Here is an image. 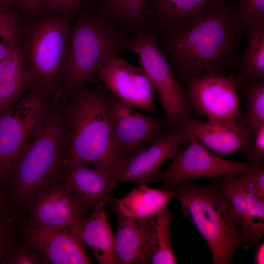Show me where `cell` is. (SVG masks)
Here are the masks:
<instances>
[{
	"label": "cell",
	"mask_w": 264,
	"mask_h": 264,
	"mask_svg": "<svg viewBox=\"0 0 264 264\" xmlns=\"http://www.w3.org/2000/svg\"><path fill=\"white\" fill-rule=\"evenodd\" d=\"M26 13L34 14L43 7L44 0H13Z\"/></svg>",
	"instance_id": "obj_35"
},
{
	"label": "cell",
	"mask_w": 264,
	"mask_h": 264,
	"mask_svg": "<svg viewBox=\"0 0 264 264\" xmlns=\"http://www.w3.org/2000/svg\"><path fill=\"white\" fill-rule=\"evenodd\" d=\"M113 12V18L127 24L138 23L144 18L147 0H107Z\"/></svg>",
	"instance_id": "obj_27"
},
{
	"label": "cell",
	"mask_w": 264,
	"mask_h": 264,
	"mask_svg": "<svg viewBox=\"0 0 264 264\" xmlns=\"http://www.w3.org/2000/svg\"><path fill=\"white\" fill-rule=\"evenodd\" d=\"M238 9L244 21H264V0H237Z\"/></svg>",
	"instance_id": "obj_30"
},
{
	"label": "cell",
	"mask_w": 264,
	"mask_h": 264,
	"mask_svg": "<svg viewBox=\"0 0 264 264\" xmlns=\"http://www.w3.org/2000/svg\"><path fill=\"white\" fill-rule=\"evenodd\" d=\"M263 163L249 167L237 176L244 187L251 194L264 200Z\"/></svg>",
	"instance_id": "obj_28"
},
{
	"label": "cell",
	"mask_w": 264,
	"mask_h": 264,
	"mask_svg": "<svg viewBox=\"0 0 264 264\" xmlns=\"http://www.w3.org/2000/svg\"><path fill=\"white\" fill-rule=\"evenodd\" d=\"M3 0H0V3H1Z\"/></svg>",
	"instance_id": "obj_39"
},
{
	"label": "cell",
	"mask_w": 264,
	"mask_h": 264,
	"mask_svg": "<svg viewBox=\"0 0 264 264\" xmlns=\"http://www.w3.org/2000/svg\"><path fill=\"white\" fill-rule=\"evenodd\" d=\"M105 105L112 143L125 158L144 149L164 132L166 124L121 102L108 91Z\"/></svg>",
	"instance_id": "obj_11"
},
{
	"label": "cell",
	"mask_w": 264,
	"mask_h": 264,
	"mask_svg": "<svg viewBox=\"0 0 264 264\" xmlns=\"http://www.w3.org/2000/svg\"><path fill=\"white\" fill-rule=\"evenodd\" d=\"M18 27L0 30V61L6 55L10 44L16 39Z\"/></svg>",
	"instance_id": "obj_34"
},
{
	"label": "cell",
	"mask_w": 264,
	"mask_h": 264,
	"mask_svg": "<svg viewBox=\"0 0 264 264\" xmlns=\"http://www.w3.org/2000/svg\"><path fill=\"white\" fill-rule=\"evenodd\" d=\"M228 0H153L147 22L154 36L187 29Z\"/></svg>",
	"instance_id": "obj_18"
},
{
	"label": "cell",
	"mask_w": 264,
	"mask_h": 264,
	"mask_svg": "<svg viewBox=\"0 0 264 264\" xmlns=\"http://www.w3.org/2000/svg\"><path fill=\"white\" fill-rule=\"evenodd\" d=\"M16 19L7 13L0 14V30L18 27Z\"/></svg>",
	"instance_id": "obj_36"
},
{
	"label": "cell",
	"mask_w": 264,
	"mask_h": 264,
	"mask_svg": "<svg viewBox=\"0 0 264 264\" xmlns=\"http://www.w3.org/2000/svg\"><path fill=\"white\" fill-rule=\"evenodd\" d=\"M104 206L97 205L88 217L77 222L75 227L79 238L90 248L99 264H118L113 235Z\"/></svg>",
	"instance_id": "obj_21"
},
{
	"label": "cell",
	"mask_w": 264,
	"mask_h": 264,
	"mask_svg": "<svg viewBox=\"0 0 264 264\" xmlns=\"http://www.w3.org/2000/svg\"><path fill=\"white\" fill-rule=\"evenodd\" d=\"M175 197L172 190L154 189L147 184H139L124 197L115 199V210L133 219H144L168 205Z\"/></svg>",
	"instance_id": "obj_23"
},
{
	"label": "cell",
	"mask_w": 264,
	"mask_h": 264,
	"mask_svg": "<svg viewBox=\"0 0 264 264\" xmlns=\"http://www.w3.org/2000/svg\"><path fill=\"white\" fill-rule=\"evenodd\" d=\"M243 156L251 163H264V126L257 132L248 150Z\"/></svg>",
	"instance_id": "obj_31"
},
{
	"label": "cell",
	"mask_w": 264,
	"mask_h": 264,
	"mask_svg": "<svg viewBox=\"0 0 264 264\" xmlns=\"http://www.w3.org/2000/svg\"><path fill=\"white\" fill-rule=\"evenodd\" d=\"M172 214L168 205L150 217L151 264H176L171 239Z\"/></svg>",
	"instance_id": "obj_25"
},
{
	"label": "cell",
	"mask_w": 264,
	"mask_h": 264,
	"mask_svg": "<svg viewBox=\"0 0 264 264\" xmlns=\"http://www.w3.org/2000/svg\"><path fill=\"white\" fill-rule=\"evenodd\" d=\"M194 138L218 155L245 153L253 138L240 124L228 126L195 118L186 122Z\"/></svg>",
	"instance_id": "obj_20"
},
{
	"label": "cell",
	"mask_w": 264,
	"mask_h": 264,
	"mask_svg": "<svg viewBox=\"0 0 264 264\" xmlns=\"http://www.w3.org/2000/svg\"><path fill=\"white\" fill-rule=\"evenodd\" d=\"M129 42L112 22L89 16L71 25L65 61L63 90L66 99L77 88L98 81L99 67Z\"/></svg>",
	"instance_id": "obj_5"
},
{
	"label": "cell",
	"mask_w": 264,
	"mask_h": 264,
	"mask_svg": "<svg viewBox=\"0 0 264 264\" xmlns=\"http://www.w3.org/2000/svg\"><path fill=\"white\" fill-rule=\"evenodd\" d=\"M184 150H177L172 162L160 171L162 186L173 188L179 183L194 179L237 176L246 169L258 163L236 161L224 158L191 138Z\"/></svg>",
	"instance_id": "obj_10"
},
{
	"label": "cell",
	"mask_w": 264,
	"mask_h": 264,
	"mask_svg": "<svg viewBox=\"0 0 264 264\" xmlns=\"http://www.w3.org/2000/svg\"><path fill=\"white\" fill-rule=\"evenodd\" d=\"M186 87L185 94L198 116L221 125H239L243 112L236 77L206 72Z\"/></svg>",
	"instance_id": "obj_9"
},
{
	"label": "cell",
	"mask_w": 264,
	"mask_h": 264,
	"mask_svg": "<svg viewBox=\"0 0 264 264\" xmlns=\"http://www.w3.org/2000/svg\"><path fill=\"white\" fill-rule=\"evenodd\" d=\"M244 22L246 44L236 80L264 79V21Z\"/></svg>",
	"instance_id": "obj_24"
},
{
	"label": "cell",
	"mask_w": 264,
	"mask_h": 264,
	"mask_svg": "<svg viewBox=\"0 0 264 264\" xmlns=\"http://www.w3.org/2000/svg\"><path fill=\"white\" fill-rule=\"evenodd\" d=\"M80 0H44L43 7L64 12H72Z\"/></svg>",
	"instance_id": "obj_33"
},
{
	"label": "cell",
	"mask_w": 264,
	"mask_h": 264,
	"mask_svg": "<svg viewBox=\"0 0 264 264\" xmlns=\"http://www.w3.org/2000/svg\"><path fill=\"white\" fill-rule=\"evenodd\" d=\"M29 248L19 247L14 242L6 252L2 264H39L46 263L45 260L40 254L36 250L35 251Z\"/></svg>",
	"instance_id": "obj_29"
},
{
	"label": "cell",
	"mask_w": 264,
	"mask_h": 264,
	"mask_svg": "<svg viewBox=\"0 0 264 264\" xmlns=\"http://www.w3.org/2000/svg\"><path fill=\"white\" fill-rule=\"evenodd\" d=\"M75 224L60 229L28 224L23 232L24 238L31 248L43 257L46 263L91 264L85 245L78 235Z\"/></svg>",
	"instance_id": "obj_15"
},
{
	"label": "cell",
	"mask_w": 264,
	"mask_h": 264,
	"mask_svg": "<svg viewBox=\"0 0 264 264\" xmlns=\"http://www.w3.org/2000/svg\"><path fill=\"white\" fill-rule=\"evenodd\" d=\"M245 24L228 0L192 26L158 34L155 41L178 84L186 87L206 72L225 75L240 62Z\"/></svg>",
	"instance_id": "obj_1"
},
{
	"label": "cell",
	"mask_w": 264,
	"mask_h": 264,
	"mask_svg": "<svg viewBox=\"0 0 264 264\" xmlns=\"http://www.w3.org/2000/svg\"><path fill=\"white\" fill-rule=\"evenodd\" d=\"M129 49L138 56L166 116L167 131H173L193 117L192 109L173 70L158 46L154 35L146 30L140 31L129 42Z\"/></svg>",
	"instance_id": "obj_7"
},
{
	"label": "cell",
	"mask_w": 264,
	"mask_h": 264,
	"mask_svg": "<svg viewBox=\"0 0 264 264\" xmlns=\"http://www.w3.org/2000/svg\"><path fill=\"white\" fill-rule=\"evenodd\" d=\"M172 190L183 215L206 242L212 263L231 264L236 252L244 249V244L237 216L226 197L212 182L200 186L186 181Z\"/></svg>",
	"instance_id": "obj_4"
},
{
	"label": "cell",
	"mask_w": 264,
	"mask_h": 264,
	"mask_svg": "<svg viewBox=\"0 0 264 264\" xmlns=\"http://www.w3.org/2000/svg\"><path fill=\"white\" fill-rule=\"evenodd\" d=\"M104 86L77 88L66 99L64 160L90 164L114 175L126 158L114 147L106 110Z\"/></svg>",
	"instance_id": "obj_2"
},
{
	"label": "cell",
	"mask_w": 264,
	"mask_h": 264,
	"mask_svg": "<svg viewBox=\"0 0 264 264\" xmlns=\"http://www.w3.org/2000/svg\"><path fill=\"white\" fill-rule=\"evenodd\" d=\"M8 211V207L5 196L2 192L0 185V214L7 215Z\"/></svg>",
	"instance_id": "obj_38"
},
{
	"label": "cell",
	"mask_w": 264,
	"mask_h": 264,
	"mask_svg": "<svg viewBox=\"0 0 264 264\" xmlns=\"http://www.w3.org/2000/svg\"><path fill=\"white\" fill-rule=\"evenodd\" d=\"M237 83L246 105L239 124L253 138L259 129L264 126V79L245 80Z\"/></svg>",
	"instance_id": "obj_26"
},
{
	"label": "cell",
	"mask_w": 264,
	"mask_h": 264,
	"mask_svg": "<svg viewBox=\"0 0 264 264\" xmlns=\"http://www.w3.org/2000/svg\"><path fill=\"white\" fill-rule=\"evenodd\" d=\"M29 82L20 44L15 39L0 61V112L12 108L21 99Z\"/></svg>",
	"instance_id": "obj_22"
},
{
	"label": "cell",
	"mask_w": 264,
	"mask_h": 264,
	"mask_svg": "<svg viewBox=\"0 0 264 264\" xmlns=\"http://www.w3.org/2000/svg\"><path fill=\"white\" fill-rule=\"evenodd\" d=\"M212 182L228 199L236 213L244 249L256 245L264 234V200L247 191L237 176H222Z\"/></svg>",
	"instance_id": "obj_16"
},
{
	"label": "cell",
	"mask_w": 264,
	"mask_h": 264,
	"mask_svg": "<svg viewBox=\"0 0 264 264\" xmlns=\"http://www.w3.org/2000/svg\"><path fill=\"white\" fill-rule=\"evenodd\" d=\"M27 205L29 211V224L43 228L68 227L86 217L87 211L60 175L38 190Z\"/></svg>",
	"instance_id": "obj_14"
},
{
	"label": "cell",
	"mask_w": 264,
	"mask_h": 264,
	"mask_svg": "<svg viewBox=\"0 0 264 264\" xmlns=\"http://www.w3.org/2000/svg\"><path fill=\"white\" fill-rule=\"evenodd\" d=\"M66 150L64 115L56 110L46 111L35 134L15 158L2 189L8 207L27 205L38 190L58 177Z\"/></svg>",
	"instance_id": "obj_3"
},
{
	"label": "cell",
	"mask_w": 264,
	"mask_h": 264,
	"mask_svg": "<svg viewBox=\"0 0 264 264\" xmlns=\"http://www.w3.org/2000/svg\"><path fill=\"white\" fill-rule=\"evenodd\" d=\"M46 96L30 92L10 110L0 112V185L7 184L13 162L35 134L46 112Z\"/></svg>",
	"instance_id": "obj_8"
},
{
	"label": "cell",
	"mask_w": 264,
	"mask_h": 264,
	"mask_svg": "<svg viewBox=\"0 0 264 264\" xmlns=\"http://www.w3.org/2000/svg\"><path fill=\"white\" fill-rule=\"evenodd\" d=\"M257 247L254 253V260L256 264H264V241L256 244Z\"/></svg>",
	"instance_id": "obj_37"
},
{
	"label": "cell",
	"mask_w": 264,
	"mask_h": 264,
	"mask_svg": "<svg viewBox=\"0 0 264 264\" xmlns=\"http://www.w3.org/2000/svg\"><path fill=\"white\" fill-rule=\"evenodd\" d=\"M115 212L118 226L113 235L114 248L119 264H150V217L133 219Z\"/></svg>",
	"instance_id": "obj_19"
},
{
	"label": "cell",
	"mask_w": 264,
	"mask_h": 264,
	"mask_svg": "<svg viewBox=\"0 0 264 264\" xmlns=\"http://www.w3.org/2000/svg\"><path fill=\"white\" fill-rule=\"evenodd\" d=\"M98 81L121 102L135 109L153 111L154 89L141 67L133 66L117 54L108 57L99 67Z\"/></svg>",
	"instance_id": "obj_13"
},
{
	"label": "cell",
	"mask_w": 264,
	"mask_h": 264,
	"mask_svg": "<svg viewBox=\"0 0 264 264\" xmlns=\"http://www.w3.org/2000/svg\"><path fill=\"white\" fill-rule=\"evenodd\" d=\"M15 242L8 216L0 214V264L9 248Z\"/></svg>",
	"instance_id": "obj_32"
},
{
	"label": "cell",
	"mask_w": 264,
	"mask_h": 264,
	"mask_svg": "<svg viewBox=\"0 0 264 264\" xmlns=\"http://www.w3.org/2000/svg\"><path fill=\"white\" fill-rule=\"evenodd\" d=\"M70 27L68 21L60 16L44 17L30 27L20 44L30 85L52 99L63 96L64 68Z\"/></svg>",
	"instance_id": "obj_6"
},
{
	"label": "cell",
	"mask_w": 264,
	"mask_h": 264,
	"mask_svg": "<svg viewBox=\"0 0 264 264\" xmlns=\"http://www.w3.org/2000/svg\"><path fill=\"white\" fill-rule=\"evenodd\" d=\"M60 176L86 211L107 203L116 187L113 175L74 161H64Z\"/></svg>",
	"instance_id": "obj_17"
},
{
	"label": "cell",
	"mask_w": 264,
	"mask_h": 264,
	"mask_svg": "<svg viewBox=\"0 0 264 264\" xmlns=\"http://www.w3.org/2000/svg\"><path fill=\"white\" fill-rule=\"evenodd\" d=\"M191 139L186 123L173 131L166 130L147 147L124 159L113 175L116 186L130 182L147 184L155 181L159 178L161 165Z\"/></svg>",
	"instance_id": "obj_12"
}]
</instances>
